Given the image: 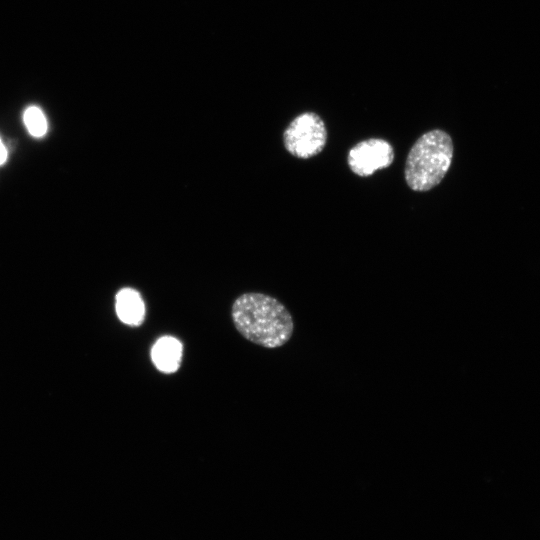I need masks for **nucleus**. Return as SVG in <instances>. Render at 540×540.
Instances as JSON below:
<instances>
[{
  "label": "nucleus",
  "mask_w": 540,
  "mask_h": 540,
  "mask_svg": "<svg viewBox=\"0 0 540 540\" xmlns=\"http://www.w3.org/2000/svg\"><path fill=\"white\" fill-rule=\"evenodd\" d=\"M236 330L248 341L274 349L286 344L294 332L293 317L276 298L259 292L238 296L231 307Z\"/></svg>",
  "instance_id": "f257e3e1"
},
{
  "label": "nucleus",
  "mask_w": 540,
  "mask_h": 540,
  "mask_svg": "<svg viewBox=\"0 0 540 540\" xmlns=\"http://www.w3.org/2000/svg\"><path fill=\"white\" fill-rule=\"evenodd\" d=\"M327 142V129L321 117L314 112L296 116L283 133L286 150L300 159L318 155Z\"/></svg>",
  "instance_id": "7ed1b4c3"
},
{
  "label": "nucleus",
  "mask_w": 540,
  "mask_h": 540,
  "mask_svg": "<svg viewBox=\"0 0 540 540\" xmlns=\"http://www.w3.org/2000/svg\"><path fill=\"white\" fill-rule=\"evenodd\" d=\"M118 318L130 326H139L145 318V305L138 291L123 288L116 295Z\"/></svg>",
  "instance_id": "39448f33"
},
{
  "label": "nucleus",
  "mask_w": 540,
  "mask_h": 540,
  "mask_svg": "<svg viewBox=\"0 0 540 540\" xmlns=\"http://www.w3.org/2000/svg\"><path fill=\"white\" fill-rule=\"evenodd\" d=\"M453 141L440 129L421 135L411 147L404 169L407 185L414 191L437 186L448 172L453 158Z\"/></svg>",
  "instance_id": "f03ea898"
},
{
  "label": "nucleus",
  "mask_w": 540,
  "mask_h": 540,
  "mask_svg": "<svg viewBox=\"0 0 540 540\" xmlns=\"http://www.w3.org/2000/svg\"><path fill=\"white\" fill-rule=\"evenodd\" d=\"M7 159V151L0 139V165H2Z\"/></svg>",
  "instance_id": "6e6552de"
},
{
  "label": "nucleus",
  "mask_w": 540,
  "mask_h": 540,
  "mask_svg": "<svg viewBox=\"0 0 540 540\" xmlns=\"http://www.w3.org/2000/svg\"><path fill=\"white\" fill-rule=\"evenodd\" d=\"M393 159L394 150L388 141L380 138H369L350 149L347 163L353 173L367 177L377 170L389 167Z\"/></svg>",
  "instance_id": "20e7f679"
},
{
  "label": "nucleus",
  "mask_w": 540,
  "mask_h": 540,
  "mask_svg": "<svg viewBox=\"0 0 540 540\" xmlns=\"http://www.w3.org/2000/svg\"><path fill=\"white\" fill-rule=\"evenodd\" d=\"M151 357L158 370L164 373L175 372L181 362L182 344L174 337H162L154 344Z\"/></svg>",
  "instance_id": "423d86ee"
},
{
  "label": "nucleus",
  "mask_w": 540,
  "mask_h": 540,
  "mask_svg": "<svg viewBox=\"0 0 540 540\" xmlns=\"http://www.w3.org/2000/svg\"><path fill=\"white\" fill-rule=\"evenodd\" d=\"M23 119L29 133L34 137H42L46 133V118L38 107H28L24 112Z\"/></svg>",
  "instance_id": "0eeeda50"
}]
</instances>
